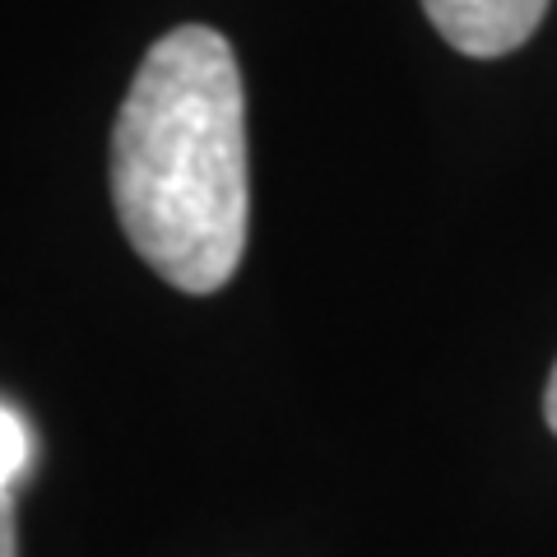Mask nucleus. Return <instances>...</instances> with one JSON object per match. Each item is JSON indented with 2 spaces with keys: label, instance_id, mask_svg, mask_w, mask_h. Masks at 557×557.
<instances>
[{
  "label": "nucleus",
  "instance_id": "nucleus-1",
  "mask_svg": "<svg viewBox=\"0 0 557 557\" xmlns=\"http://www.w3.org/2000/svg\"><path fill=\"white\" fill-rule=\"evenodd\" d=\"M112 200L139 260L190 298L242 265L247 94L223 33L182 24L145 51L112 131Z\"/></svg>",
  "mask_w": 557,
  "mask_h": 557
},
{
  "label": "nucleus",
  "instance_id": "nucleus-2",
  "mask_svg": "<svg viewBox=\"0 0 557 557\" xmlns=\"http://www.w3.org/2000/svg\"><path fill=\"white\" fill-rule=\"evenodd\" d=\"M432 28L474 61H497L525 47L544 24L548 0H418Z\"/></svg>",
  "mask_w": 557,
  "mask_h": 557
},
{
  "label": "nucleus",
  "instance_id": "nucleus-3",
  "mask_svg": "<svg viewBox=\"0 0 557 557\" xmlns=\"http://www.w3.org/2000/svg\"><path fill=\"white\" fill-rule=\"evenodd\" d=\"M33 456H38L33 423L14 399H5L0 405V525H14V487H24Z\"/></svg>",
  "mask_w": 557,
  "mask_h": 557
},
{
  "label": "nucleus",
  "instance_id": "nucleus-4",
  "mask_svg": "<svg viewBox=\"0 0 557 557\" xmlns=\"http://www.w3.org/2000/svg\"><path fill=\"white\" fill-rule=\"evenodd\" d=\"M544 418H548V428L557 432V362H553V376H548V391H544Z\"/></svg>",
  "mask_w": 557,
  "mask_h": 557
}]
</instances>
